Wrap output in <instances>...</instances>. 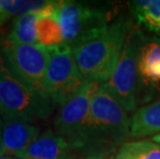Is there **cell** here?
Here are the masks:
<instances>
[{
	"instance_id": "8fae6325",
	"label": "cell",
	"mask_w": 160,
	"mask_h": 159,
	"mask_svg": "<svg viewBox=\"0 0 160 159\" xmlns=\"http://www.w3.org/2000/svg\"><path fill=\"white\" fill-rule=\"evenodd\" d=\"M130 120L132 137L142 138L160 133V99L138 109Z\"/></svg>"
},
{
	"instance_id": "5bb4252c",
	"label": "cell",
	"mask_w": 160,
	"mask_h": 159,
	"mask_svg": "<svg viewBox=\"0 0 160 159\" xmlns=\"http://www.w3.org/2000/svg\"><path fill=\"white\" fill-rule=\"evenodd\" d=\"M37 20L38 15L35 12L26 13L16 18L12 30L6 40L18 45H37Z\"/></svg>"
},
{
	"instance_id": "603a6c76",
	"label": "cell",
	"mask_w": 160,
	"mask_h": 159,
	"mask_svg": "<svg viewBox=\"0 0 160 159\" xmlns=\"http://www.w3.org/2000/svg\"><path fill=\"white\" fill-rule=\"evenodd\" d=\"M68 159H76V158H73V157H70V158H68Z\"/></svg>"
},
{
	"instance_id": "7a4b0ae2",
	"label": "cell",
	"mask_w": 160,
	"mask_h": 159,
	"mask_svg": "<svg viewBox=\"0 0 160 159\" xmlns=\"http://www.w3.org/2000/svg\"><path fill=\"white\" fill-rule=\"evenodd\" d=\"M129 26V22L120 18L110 23L95 38L71 49L85 80L103 84L111 79L120 60Z\"/></svg>"
},
{
	"instance_id": "7402d4cb",
	"label": "cell",
	"mask_w": 160,
	"mask_h": 159,
	"mask_svg": "<svg viewBox=\"0 0 160 159\" xmlns=\"http://www.w3.org/2000/svg\"><path fill=\"white\" fill-rule=\"evenodd\" d=\"M108 159H114V156H111V157H108Z\"/></svg>"
},
{
	"instance_id": "3957f363",
	"label": "cell",
	"mask_w": 160,
	"mask_h": 159,
	"mask_svg": "<svg viewBox=\"0 0 160 159\" xmlns=\"http://www.w3.org/2000/svg\"><path fill=\"white\" fill-rule=\"evenodd\" d=\"M56 103L50 95L38 92L19 80L5 64L0 61V114L2 120H23L34 122L47 119Z\"/></svg>"
},
{
	"instance_id": "8992f818",
	"label": "cell",
	"mask_w": 160,
	"mask_h": 159,
	"mask_svg": "<svg viewBox=\"0 0 160 159\" xmlns=\"http://www.w3.org/2000/svg\"><path fill=\"white\" fill-rule=\"evenodd\" d=\"M139 36L134 30L128 32L120 60L111 79L105 84L108 90L126 113L135 112L138 107Z\"/></svg>"
},
{
	"instance_id": "9a60e30c",
	"label": "cell",
	"mask_w": 160,
	"mask_h": 159,
	"mask_svg": "<svg viewBox=\"0 0 160 159\" xmlns=\"http://www.w3.org/2000/svg\"><path fill=\"white\" fill-rule=\"evenodd\" d=\"M114 159H160V145L151 140L127 142L118 149Z\"/></svg>"
},
{
	"instance_id": "e0dca14e",
	"label": "cell",
	"mask_w": 160,
	"mask_h": 159,
	"mask_svg": "<svg viewBox=\"0 0 160 159\" xmlns=\"http://www.w3.org/2000/svg\"><path fill=\"white\" fill-rule=\"evenodd\" d=\"M52 2L48 0H40V1H26V0H0V9L6 19L9 17L16 16L21 17L26 13L35 12L39 15L50 3Z\"/></svg>"
},
{
	"instance_id": "ffe728a7",
	"label": "cell",
	"mask_w": 160,
	"mask_h": 159,
	"mask_svg": "<svg viewBox=\"0 0 160 159\" xmlns=\"http://www.w3.org/2000/svg\"><path fill=\"white\" fill-rule=\"evenodd\" d=\"M6 20H8V19L5 18L4 15H3L2 12H1V9H0V25H1L2 23H4V22L6 21Z\"/></svg>"
},
{
	"instance_id": "2e32d148",
	"label": "cell",
	"mask_w": 160,
	"mask_h": 159,
	"mask_svg": "<svg viewBox=\"0 0 160 159\" xmlns=\"http://www.w3.org/2000/svg\"><path fill=\"white\" fill-rule=\"evenodd\" d=\"M37 42L47 49L64 46L62 30L56 16L38 17L36 23Z\"/></svg>"
},
{
	"instance_id": "7c38bea8",
	"label": "cell",
	"mask_w": 160,
	"mask_h": 159,
	"mask_svg": "<svg viewBox=\"0 0 160 159\" xmlns=\"http://www.w3.org/2000/svg\"><path fill=\"white\" fill-rule=\"evenodd\" d=\"M138 73L145 82L160 84V42H151L141 47Z\"/></svg>"
},
{
	"instance_id": "d6986e66",
	"label": "cell",
	"mask_w": 160,
	"mask_h": 159,
	"mask_svg": "<svg viewBox=\"0 0 160 159\" xmlns=\"http://www.w3.org/2000/svg\"><path fill=\"white\" fill-rule=\"evenodd\" d=\"M151 141L155 142V143H157V144L160 145V133L154 135V137H151Z\"/></svg>"
},
{
	"instance_id": "30bf717a",
	"label": "cell",
	"mask_w": 160,
	"mask_h": 159,
	"mask_svg": "<svg viewBox=\"0 0 160 159\" xmlns=\"http://www.w3.org/2000/svg\"><path fill=\"white\" fill-rule=\"evenodd\" d=\"M70 150L65 138L52 129H48L16 157L18 159H68L71 157Z\"/></svg>"
},
{
	"instance_id": "44dd1931",
	"label": "cell",
	"mask_w": 160,
	"mask_h": 159,
	"mask_svg": "<svg viewBox=\"0 0 160 159\" xmlns=\"http://www.w3.org/2000/svg\"><path fill=\"white\" fill-rule=\"evenodd\" d=\"M0 159H18L13 156H0Z\"/></svg>"
},
{
	"instance_id": "9c48e42d",
	"label": "cell",
	"mask_w": 160,
	"mask_h": 159,
	"mask_svg": "<svg viewBox=\"0 0 160 159\" xmlns=\"http://www.w3.org/2000/svg\"><path fill=\"white\" fill-rule=\"evenodd\" d=\"M40 135V128L23 120H2V142L5 156L22 153Z\"/></svg>"
},
{
	"instance_id": "4fadbf2b",
	"label": "cell",
	"mask_w": 160,
	"mask_h": 159,
	"mask_svg": "<svg viewBox=\"0 0 160 159\" xmlns=\"http://www.w3.org/2000/svg\"><path fill=\"white\" fill-rule=\"evenodd\" d=\"M129 8L138 24L160 34V0H135Z\"/></svg>"
},
{
	"instance_id": "5b68a950",
	"label": "cell",
	"mask_w": 160,
	"mask_h": 159,
	"mask_svg": "<svg viewBox=\"0 0 160 159\" xmlns=\"http://www.w3.org/2000/svg\"><path fill=\"white\" fill-rule=\"evenodd\" d=\"M48 50L50 59L45 87L54 102L62 107L81 92L88 81L80 72L69 47L64 45Z\"/></svg>"
},
{
	"instance_id": "277c9868",
	"label": "cell",
	"mask_w": 160,
	"mask_h": 159,
	"mask_svg": "<svg viewBox=\"0 0 160 159\" xmlns=\"http://www.w3.org/2000/svg\"><path fill=\"white\" fill-rule=\"evenodd\" d=\"M56 17L64 45L70 49L95 38L110 25L103 9L76 1H60Z\"/></svg>"
},
{
	"instance_id": "ba28073f",
	"label": "cell",
	"mask_w": 160,
	"mask_h": 159,
	"mask_svg": "<svg viewBox=\"0 0 160 159\" xmlns=\"http://www.w3.org/2000/svg\"><path fill=\"white\" fill-rule=\"evenodd\" d=\"M100 84L87 82L78 95L60 107L54 119V130L64 137L71 149L80 150L84 143L90 117L91 100Z\"/></svg>"
},
{
	"instance_id": "ac0fdd59",
	"label": "cell",
	"mask_w": 160,
	"mask_h": 159,
	"mask_svg": "<svg viewBox=\"0 0 160 159\" xmlns=\"http://www.w3.org/2000/svg\"><path fill=\"white\" fill-rule=\"evenodd\" d=\"M0 156H5L4 147L2 142V120L0 119Z\"/></svg>"
},
{
	"instance_id": "6da1fadb",
	"label": "cell",
	"mask_w": 160,
	"mask_h": 159,
	"mask_svg": "<svg viewBox=\"0 0 160 159\" xmlns=\"http://www.w3.org/2000/svg\"><path fill=\"white\" fill-rule=\"evenodd\" d=\"M131 120L105 84H100L91 100L90 117L80 150L87 159H108L105 154L127 143Z\"/></svg>"
},
{
	"instance_id": "52a82bcc",
	"label": "cell",
	"mask_w": 160,
	"mask_h": 159,
	"mask_svg": "<svg viewBox=\"0 0 160 159\" xmlns=\"http://www.w3.org/2000/svg\"><path fill=\"white\" fill-rule=\"evenodd\" d=\"M2 52L5 64L19 80L32 89L48 94L45 77L50 59L49 50L39 43L18 45L5 40Z\"/></svg>"
}]
</instances>
